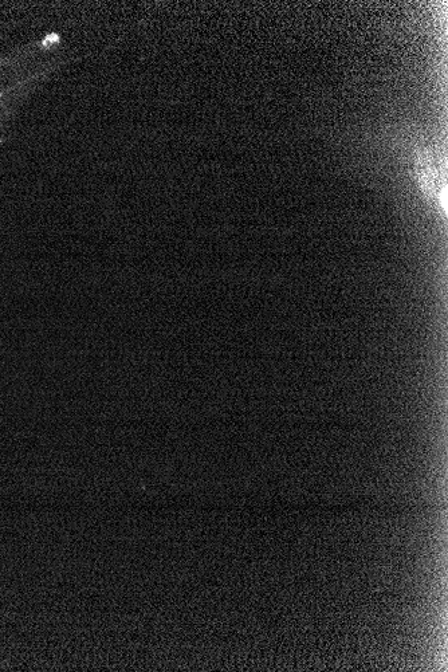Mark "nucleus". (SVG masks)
Instances as JSON below:
<instances>
[{
	"label": "nucleus",
	"instance_id": "1",
	"mask_svg": "<svg viewBox=\"0 0 448 672\" xmlns=\"http://www.w3.org/2000/svg\"><path fill=\"white\" fill-rule=\"evenodd\" d=\"M416 176L419 186L428 199L447 214L448 192L446 174L442 167L436 163L430 152L420 153L416 161Z\"/></svg>",
	"mask_w": 448,
	"mask_h": 672
}]
</instances>
